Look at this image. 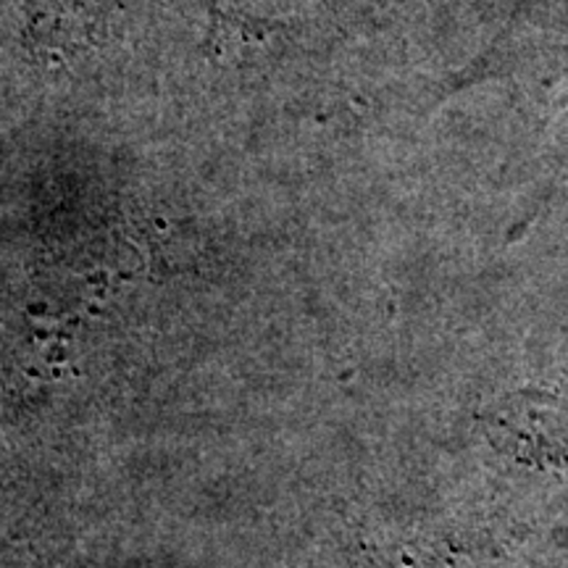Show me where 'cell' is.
I'll return each instance as SVG.
<instances>
[{
    "label": "cell",
    "instance_id": "cell-1",
    "mask_svg": "<svg viewBox=\"0 0 568 568\" xmlns=\"http://www.w3.org/2000/svg\"><path fill=\"white\" fill-rule=\"evenodd\" d=\"M508 445L518 458L539 466H566L568 460V400L550 395L510 397L500 414Z\"/></svg>",
    "mask_w": 568,
    "mask_h": 568
}]
</instances>
